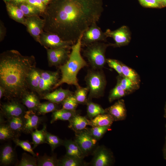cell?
Returning <instances> with one entry per match:
<instances>
[{
	"mask_svg": "<svg viewBox=\"0 0 166 166\" xmlns=\"http://www.w3.org/2000/svg\"><path fill=\"white\" fill-rule=\"evenodd\" d=\"M103 10L102 0H51L42 14L44 31L75 44Z\"/></svg>",
	"mask_w": 166,
	"mask_h": 166,
	"instance_id": "cell-1",
	"label": "cell"
},
{
	"mask_svg": "<svg viewBox=\"0 0 166 166\" xmlns=\"http://www.w3.org/2000/svg\"><path fill=\"white\" fill-rule=\"evenodd\" d=\"M35 65L33 56H24L17 50L1 54L0 86L5 89V96L10 100L21 98L27 92V78Z\"/></svg>",
	"mask_w": 166,
	"mask_h": 166,
	"instance_id": "cell-2",
	"label": "cell"
},
{
	"mask_svg": "<svg viewBox=\"0 0 166 166\" xmlns=\"http://www.w3.org/2000/svg\"><path fill=\"white\" fill-rule=\"evenodd\" d=\"M82 36L72 45L68 60L59 67L61 73V78L53 87V89L64 83L74 85L77 88L80 86L78 84L77 74L81 69L88 66L87 63L83 58L81 53Z\"/></svg>",
	"mask_w": 166,
	"mask_h": 166,
	"instance_id": "cell-3",
	"label": "cell"
},
{
	"mask_svg": "<svg viewBox=\"0 0 166 166\" xmlns=\"http://www.w3.org/2000/svg\"><path fill=\"white\" fill-rule=\"evenodd\" d=\"M112 43L105 42H95L86 46L83 50V55L87 59L92 69H101L106 63L105 53L107 48Z\"/></svg>",
	"mask_w": 166,
	"mask_h": 166,
	"instance_id": "cell-4",
	"label": "cell"
},
{
	"mask_svg": "<svg viewBox=\"0 0 166 166\" xmlns=\"http://www.w3.org/2000/svg\"><path fill=\"white\" fill-rule=\"evenodd\" d=\"M87 87L89 89L88 98H98L103 97L107 82L104 73L101 69H89L85 77Z\"/></svg>",
	"mask_w": 166,
	"mask_h": 166,
	"instance_id": "cell-5",
	"label": "cell"
},
{
	"mask_svg": "<svg viewBox=\"0 0 166 166\" xmlns=\"http://www.w3.org/2000/svg\"><path fill=\"white\" fill-rule=\"evenodd\" d=\"M75 133L74 140L85 157L93 152L97 147V140L93 137L87 128Z\"/></svg>",
	"mask_w": 166,
	"mask_h": 166,
	"instance_id": "cell-6",
	"label": "cell"
},
{
	"mask_svg": "<svg viewBox=\"0 0 166 166\" xmlns=\"http://www.w3.org/2000/svg\"><path fill=\"white\" fill-rule=\"evenodd\" d=\"M24 105L17 99L0 105V114L7 119L14 117H23L26 111Z\"/></svg>",
	"mask_w": 166,
	"mask_h": 166,
	"instance_id": "cell-7",
	"label": "cell"
},
{
	"mask_svg": "<svg viewBox=\"0 0 166 166\" xmlns=\"http://www.w3.org/2000/svg\"><path fill=\"white\" fill-rule=\"evenodd\" d=\"M94 23L90 26L83 33L81 39L82 47H86L93 43L99 42H106L107 38L101 28Z\"/></svg>",
	"mask_w": 166,
	"mask_h": 166,
	"instance_id": "cell-8",
	"label": "cell"
},
{
	"mask_svg": "<svg viewBox=\"0 0 166 166\" xmlns=\"http://www.w3.org/2000/svg\"><path fill=\"white\" fill-rule=\"evenodd\" d=\"M39 43L45 48L49 49L71 48L74 44L71 42L63 40L56 34L44 31L40 36Z\"/></svg>",
	"mask_w": 166,
	"mask_h": 166,
	"instance_id": "cell-9",
	"label": "cell"
},
{
	"mask_svg": "<svg viewBox=\"0 0 166 166\" xmlns=\"http://www.w3.org/2000/svg\"><path fill=\"white\" fill-rule=\"evenodd\" d=\"M71 48V47L45 48L49 65L59 67L65 63L69 58Z\"/></svg>",
	"mask_w": 166,
	"mask_h": 166,
	"instance_id": "cell-10",
	"label": "cell"
},
{
	"mask_svg": "<svg viewBox=\"0 0 166 166\" xmlns=\"http://www.w3.org/2000/svg\"><path fill=\"white\" fill-rule=\"evenodd\" d=\"M93 158L89 164L93 166H109L113 164L112 153L103 146H97L93 152Z\"/></svg>",
	"mask_w": 166,
	"mask_h": 166,
	"instance_id": "cell-11",
	"label": "cell"
},
{
	"mask_svg": "<svg viewBox=\"0 0 166 166\" xmlns=\"http://www.w3.org/2000/svg\"><path fill=\"white\" fill-rule=\"evenodd\" d=\"M105 33L107 38L111 37L113 39L115 43L112 44V46L115 47L127 45L130 42V33L126 26H122L113 31L108 29Z\"/></svg>",
	"mask_w": 166,
	"mask_h": 166,
	"instance_id": "cell-12",
	"label": "cell"
},
{
	"mask_svg": "<svg viewBox=\"0 0 166 166\" xmlns=\"http://www.w3.org/2000/svg\"><path fill=\"white\" fill-rule=\"evenodd\" d=\"M44 19L41 18L39 15L26 18L25 26L30 35L38 42H39L40 36L44 31Z\"/></svg>",
	"mask_w": 166,
	"mask_h": 166,
	"instance_id": "cell-13",
	"label": "cell"
},
{
	"mask_svg": "<svg viewBox=\"0 0 166 166\" xmlns=\"http://www.w3.org/2000/svg\"><path fill=\"white\" fill-rule=\"evenodd\" d=\"M24 127L23 132L26 134L31 133L37 129L44 121V118L39 116L37 113L31 110L26 111L24 117Z\"/></svg>",
	"mask_w": 166,
	"mask_h": 166,
	"instance_id": "cell-14",
	"label": "cell"
},
{
	"mask_svg": "<svg viewBox=\"0 0 166 166\" xmlns=\"http://www.w3.org/2000/svg\"><path fill=\"white\" fill-rule=\"evenodd\" d=\"M17 155L15 149L10 144H6L0 149V165L10 166L16 165L17 162Z\"/></svg>",
	"mask_w": 166,
	"mask_h": 166,
	"instance_id": "cell-15",
	"label": "cell"
},
{
	"mask_svg": "<svg viewBox=\"0 0 166 166\" xmlns=\"http://www.w3.org/2000/svg\"><path fill=\"white\" fill-rule=\"evenodd\" d=\"M114 121L124 120L127 116V110L124 100L119 99L114 104L105 109Z\"/></svg>",
	"mask_w": 166,
	"mask_h": 166,
	"instance_id": "cell-16",
	"label": "cell"
},
{
	"mask_svg": "<svg viewBox=\"0 0 166 166\" xmlns=\"http://www.w3.org/2000/svg\"><path fill=\"white\" fill-rule=\"evenodd\" d=\"M74 93L69 89L61 88L52 92L47 93L42 98L58 104L61 103L68 96Z\"/></svg>",
	"mask_w": 166,
	"mask_h": 166,
	"instance_id": "cell-17",
	"label": "cell"
},
{
	"mask_svg": "<svg viewBox=\"0 0 166 166\" xmlns=\"http://www.w3.org/2000/svg\"><path fill=\"white\" fill-rule=\"evenodd\" d=\"M21 99V102L28 110L37 113L41 103L38 97L35 93L27 91L22 96Z\"/></svg>",
	"mask_w": 166,
	"mask_h": 166,
	"instance_id": "cell-18",
	"label": "cell"
},
{
	"mask_svg": "<svg viewBox=\"0 0 166 166\" xmlns=\"http://www.w3.org/2000/svg\"><path fill=\"white\" fill-rule=\"evenodd\" d=\"M6 10L10 18L15 21L25 25L26 18L22 10L16 5L9 2H5Z\"/></svg>",
	"mask_w": 166,
	"mask_h": 166,
	"instance_id": "cell-19",
	"label": "cell"
},
{
	"mask_svg": "<svg viewBox=\"0 0 166 166\" xmlns=\"http://www.w3.org/2000/svg\"><path fill=\"white\" fill-rule=\"evenodd\" d=\"M68 127L75 132L85 129L87 125L91 126L90 120L85 117L76 114L69 121Z\"/></svg>",
	"mask_w": 166,
	"mask_h": 166,
	"instance_id": "cell-20",
	"label": "cell"
},
{
	"mask_svg": "<svg viewBox=\"0 0 166 166\" xmlns=\"http://www.w3.org/2000/svg\"><path fill=\"white\" fill-rule=\"evenodd\" d=\"M6 123L14 132L18 137L23 132L24 119L23 117H14L7 119Z\"/></svg>",
	"mask_w": 166,
	"mask_h": 166,
	"instance_id": "cell-21",
	"label": "cell"
},
{
	"mask_svg": "<svg viewBox=\"0 0 166 166\" xmlns=\"http://www.w3.org/2000/svg\"><path fill=\"white\" fill-rule=\"evenodd\" d=\"M76 110H68L61 108L52 112L50 123L52 124L57 120L69 121L77 114Z\"/></svg>",
	"mask_w": 166,
	"mask_h": 166,
	"instance_id": "cell-22",
	"label": "cell"
},
{
	"mask_svg": "<svg viewBox=\"0 0 166 166\" xmlns=\"http://www.w3.org/2000/svg\"><path fill=\"white\" fill-rule=\"evenodd\" d=\"M113 121L111 117L108 114H101L90 120L91 126L110 127Z\"/></svg>",
	"mask_w": 166,
	"mask_h": 166,
	"instance_id": "cell-23",
	"label": "cell"
},
{
	"mask_svg": "<svg viewBox=\"0 0 166 166\" xmlns=\"http://www.w3.org/2000/svg\"><path fill=\"white\" fill-rule=\"evenodd\" d=\"M117 83L128 95L133 93L140 88V86L124 76L121 77L119 75L117 76Z\"/></svg>",
	"mask_w": 166,
	"mask_h": 166,
	"instance_id": "cell-24",
	"label": "cell"
},
{
	"mask_svg": "<svg viewBox=\"0 0 166 166\" xmlns=\"http://www.w3.org/2000/svg\"><path fill=\"white\" fill-rule=\"evenodd\" d=\"M41 79V71L35 68H34L30 72L27 78L29 87L37 92Z\"/></svg>",
	"mask_w": 166,
	"mask_h": 166,
	"instance_id": "cell-25",
	"label": "cell"
},
{
	"mask_svg": "<svg viewBox=\"0 0 166 166\" xmlns=\"http://www.w3.org/2000/svg\"><path fill=\"white\" fill-rule=\"evenodd\" d=\"M86 104L87 116L90 120L99 114L106 113L105 109L100 105L92 102L90 100H88Z\"/></svg>",
	"mask_w": 166,
	"mask_h": 166,
	"instance_id": "cell-26",
	"label": "cell"
},
{
	"mask_svg": "<svg viewBox=\"0 0 166 166\" xmlns=\"http://www.w3.org/2000/svg\"><path fill=\"white\" fill-rule=\"evenodd\" d=\"M46 125H43L42 129L38 130L36 129L31 133L32 142V144L34 145L33 148H35L39 144L46 143L45 140V132L46 130Z\"/></svg>",
	"mask_w": 166,
	"mask_h": 166,
	"instance_id": "cell-27",
	"label": "cell"
},
{
	"mask_svg": "<svg viewBox=\"0 0 166 166\" xmlns=\"http://www.w3.org/2000/svg\"><path fill=\"white\" fill-rule=\"evenodd\" d=\"M83 159L72 157L65 155L59 159L58 166H84L88 165Z\"/></svg>",
	"mask_w": 166,
	"mask_h": 166,
	"instance_id": "cell-28",
	"label": "cell"
},
{
	"mask_svg": "<svg viewBox=\"0 0 166 166\" xmlns=\"http://www.w3.org/2000/svg\"><path fill=\"white\" fill-rule=\"evenodd\" d=\"M122 72L124 76L127 77L137 85L140 86V77L136 72L132 68L121 62Z\"/></svg>",
	"mask_w": 166,
	"mask_h": 166,
	"instance_id": "cell-29",
	"label": "cell"
},
{
	"mask_svg": "<svg viewBox=\"0 0 166 166\" xmlns=\"http://www.w3.org/2000/svg\"><path fill=\"white\" fill-rule=\"evenodd\" d=\"M38 166H58L59 160L56 155L48 156L46 154L37 157Z\"/></svg>",
	"mask_w": 166,
	"mask_h": 166,
	"instance_id": "cell-30",
	"label": "cell"
},
{
	"mask_svg": "<svg viewBox=\"0 0 166 166\" xmlns=\"http://www.w3.org/2000/svg\"><path fill=\"white\" fill-rule=\"evenodd\" d=\"M18 137L9 128L6 121L0 123V140L1 141L12 140Z\"/></svg>",
	"mask_w": 166,
	"mask_h": 166,
	"instance_id": "cell-31",
	"label": "cell"
},
{
	"mask_svg": "<svg viewBox=\"0 0 166 166\" xmlns=\"http://www.w3.org/2000/svg\"><path fill=\"white\" fill-rule=\"evenodd\" d=\"M57 104L49 101L41 103L39 106L37 113L38 115H44L50 112H53L59 109Z\"/></svg>",
	"mask_w": 166,
	"mask_h": 166,
	"instance_id": "cell-32",
	"label": "cell"
},
{
	"mask_svg": "<svg viewBox=\"0 0 166 166\" xmlns=\"http://www.w3.org/2000/svg\"><path fill=\"white\" fill-rule=\"evenodd\" d=\"M128 95L127 92L117 83L115 86L110 91L108 97L109 101L110 102H112L114 100L120 99Z\"/></svg>",
	"mask_w": 166,
	"mask_h": 166,
	"instance_id": "cell-33",
	"label": "cell"
},
{
	"mask_svg": "<svg viewBox=\"0 0 166 166\" xmlns=\"http://www.w3.org/2000/svg\"><path fill=\"white\" fill-rule=\"evenodd\" d=\"M45 140L46 143L49 145L52 151L57 147L63 145L64 140L48 132L47 130L45 132Z\"/></svg>",
	"mask_w": 166,
	"mask_h": 166,
	"instance_id": "cell-34",
	"label": "cell"
},
{
	"mask_svg": "<svg viewBox=\"0 0 166 166\" xmlns=\"http://www.w3.org/2000/svg\"><path fill=\"white\" fill-rule=\"evenodd\" d=\"M17 6L22 11L26 17L39 15L41 14L40 11L37 8L26 2Z\"/></svg>",
	"mask_w": 166,
	"mask_h": 166,
	"instance_id": "cell-35",
	"label": "cell"
},
{
	"mask_svg": "<svg viewBox=\"0 0 166 166\" xmlns=\"http://www.w3.org/2000/svg\"><path fill=\"white\" fill-rule=\"evenodd\" d=\"M41 78L54 86L59 81V73L58 71H41Z\"/></svg>",
	"mask_w": 166,
	"mask_h": 166,
	"instance_id": "cell-36",
	"label": "cell"
},
{
	"mask_svg": "<svg viewBox=\"0 0 166 166\" xmlns=\"http://www.w3.org/2000/svg\"><path fill=\"white\" fill-rule=\"evenodd\" d=\"M61 104L62 108L72 111L76 110L78 104L74 93L68 96Z\"/></svg>",
	"mask_w": 166,
	"mask_h": 166,
	"instance_id": "cell-37",
	"label": "cell"
},
{
	"mask_svg": "<svg viewBox=\"0 0 166 166\" xmlns=\"http://www.w3.org/2000/svg\"><path fill=\"white\" fill-rule=\"evenodd\" d=\"M89 91V89L87 86L85 87L80 86L77 88L74 94L78 104H86L88 100L87 99V94Z\"/></svg>",
	"mask_w": 166,
	"mask_h": 166,
	"instance_id": "cell-38",
	"label": "cell"
},
{
	"mask_svg": "<svg viewBox=\"0 0 166 166\" xmlns=\"http://www.w3.org/2000/svg\"><path fill=\"white\" fill-rule=\"evenodd\" d=\"M16 166H37V157L31 156L26 153L22 154V158Z\"/></svg>",
	"mask_w": 166,
	"mask_h": 166,
	"instance_id": "cell-39",
	"label": "cell"
},
{
	"mask_svg": "<svg viewBox=\"0 0 166 166\" xmlns=\"http://www.w3.org/2000/svg\"><path fill=\"white\" fill-rule=\"evenodd\" d=\"M110 128L108 126H93L87 129L93 137L98 140L102 138Z\"/></svg>",
	"mask_w": 166,
	"mask_h": 166,
	"instance_id": "cell-40",
	"label": "cell"
},
{
	"mask_svg": "<svg viewBox=\"0 0 166 166\" xmlns=\"http://www.w3.org/2000/svg\"><path fill=\"white\" fill-rule=\"evenodd\" d=\"M13 140L17 146L20 147L24 151L30 153L35 157L38 156L34 151L33 148H32L30 143L28 140H20L18 137L14 138Z\"/></svg>",
	"mask_w": 166,
	"mask_h": 166,
	"instance_id": "cell-41",
	"label": "cell"
},
{
	"mask_svg": "<svg viewBox=\"0 0 166 166\" xmlns=\"http://www.w3.org/2000/svg\"><path fill=\"white\" fill-rule=\"evenodd\" d=\"M63 145L65 147H67L73 151L78 158L83 159L85 157L78 146L74 140L73 141L71 140H64Z\"/></svg>",
	"mask_w": 166,
	"mask_h": 166,
	"instance_id": "cell-42",
	"label": "cell"
},
{
	"mask_svg": "<svg viewBox=\"0 0 166 166\" xmlns=\"http://www.w3.org/2000/svg\"><path fill=\"white\" fill-rule=\"evenodd\" d=\"M106 63L109 67L116 71L119 76H124L122 72L121 61L116 59L108 58L106 59Z\"/></svg>",
	"mask_w": 166,
	"mask_h": 166,
	"instance_id": "cell-43",
	"label": "cell"
},
{
	"mask_svg": "<svg viewBox=\"0 0 166 166\" xmlns=\"http://www.w3.org/2000/svg\"><path fill=\"white\" fill-rule=\"evenodd\" d=\"M53 86L51 84L41 78L37 93L42 97L51 89Z\"/></svg>",
	"mask_w": 166,
	"mask_h": 166,
	"instance_id": "cell-44",
	"label": "cell"
},
{
	"mask_svg": "<svg viewBox=\"0 0 166 166\" xmlns=\"http://www.w3.org/2000/svg\"><path fill=\"white\" fill-rule=\"evenodd\" d=\"M26 2L37 8L42 14L44 12L46 8V6L41 0H27Z\"/></svg>",
	"mask_w": 166,
	"mask_h": 166,
	"instance_id": "cell-45",
	"label": "cell"
},
{
	"mask_svg": "<svg viewBox=\"0 0 166 166\" xmlns=\"http://www.w3.org/2000/svg\"><path fill=\"white\" fill-rule=\"evenodd\" d=\"M143 6L149 8H157L160 6V3L157 0H138Z\"/></svg>",
	"mask_w": 166,
	"mask_h": 166,
	"instance_id": "cell-46",
	"label": "cell"
},
{
	"mask_svg": "<svg viewBox=\"0 0 166 166\" xmlns=\"http://www.w3.org/2000/svg\"><path fill=\"white\" fill-rule=\"evenodd\" d=\"M6 33V29L3 23L0 21V41H2L4 39Z\"/></svg>",
	"mask_w": 166,
	"mask_h": 166,
	"instance_id": "cell-47",
	"label": "cell"
},
{
	"mask_svg": "<svg viewBox=\"0 0 166 166\" xmlns=\"http://www.w3.org/2000/svg\"><path fill=\"white\" fill-rule=\"evenodd\" d=\"M27 0H4L5 2H11L17 5L26 2Z\"/></svg>",
	"mask_w": 166,
	"mask_h": 166,
	"instance_id": "cell-48",
	"label": "cell"
},
{
	"mask_svg": "<svg viewBox=\"0 0 166 166\" xmlns=\"http://www.w3.org/2000/svg\"><path fill=\"white\" fill-rule=\"evenodd\" d=\"M5 89L2 86H0V99H1L3 96H5Z\"/></svg>",
	"mask_w": 166,
	"mask_h": 166,
	"instance_id": "cell-49",
	"label": "cell"
},
{
	"mask_svg": "<svg viewBox=\"0 0 166 166\" xmlns=\"http://www.w3.org/2000/svg\"><path fill=\"white\" fill-rule=\"evenodd\" d=\"M163 152L164 158L166 160V136L165 137V143L163 149Z\"/></svg>",
	"mask_w": 166,
	"mask_h": 166,
	"instance_id": "cell-50",
	"label": "cell"
},
{
	"mask_svg": "<svg viewBox=\"0 0 166 166\" xmlns=\"http://www.w3.org/2000/svg\"><path fill=\"white\" fill-rule=\"evenodd\" d=\"M41 1L46 6L51 0H41Z\"/></svg>",
	"mask_w": 166,
	"mask_h": 166,
	"instance_id": "cell-51",
	"label": "cell"
},
{
	"mask_svg": "<svg viewBox=\"0 0 166 166\" xmlns=\"http://www.w3.org/2000/svg\"><path fill=\"white\" fill-rule=\"evenodd\" d=\"M164 117L165 118H166V102L165 105L164 107Z\"/></svg>",
	"mask_w": 166,
	"mask_h": 166,
	"instance_id": "cell-52",
	"label": "cell"
},
{
	"mask_svg": "<svg viewBox=\"0 0 166 166\" xmlns=\"http://www.w3.org/2000/svg\"><path fill=\"white\" fill-rule=\"evenodd\" d=\"M162 3L164 5H166V0H164Z\"/></svg>",
	"mask_w": 166,
	"mask_h": 166,
	"instance_id": "cell-53",
	"label": "cell"
},
{
	"mask_svg": "<svg viewBox=\"0 0 166 166\" xmlns=\"http://www.w3.org/2000/svg\"><path fill=\"white\" fill-rule=\"evenodd\" d=\"M157 0L159 2V3H161V2L162 3V2L164 1V0Z\"/></svg>",
	"mask_w": 166,
	"mask_h": 166,
	"instance_id": "cell-54",
	"label": "cell"
},
{
	"mask_svg": "<svg viewBox=\"0 0 166 166\" xmlns=\"http://www.w3.org/2000/svg\"></svg>",
	"mask_w": 166,
	"mask_h": 166,
	"instance_id": "cell-55",
	"label": "cell"
}]
</instances>
